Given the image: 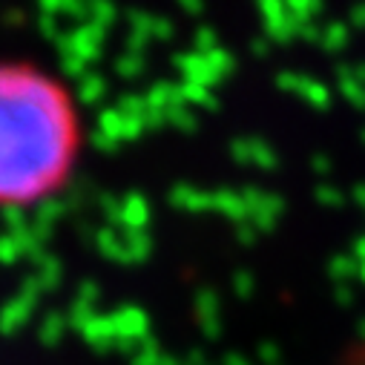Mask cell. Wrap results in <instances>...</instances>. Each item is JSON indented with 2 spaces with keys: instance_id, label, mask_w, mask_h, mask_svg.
<instances>
[{
  "instance_id": "cell-1",
  "label": "cell",
  "mask_w": 365,
  "mask_h": 365,
  "mask_svg": "<svg viewBox=\"0 0 365 365\" xmlns=\"http://www.w3.org/2000/svg\"><path fill=\"white\" fill-rule=\"evenodd\" d=\"M81 121L66 86L32 63H0V210L52 199L72 175Z\"/></svg>"
}]
</instances>
